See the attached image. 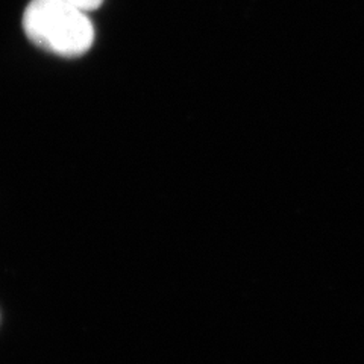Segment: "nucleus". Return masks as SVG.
I'll list each match as a JSON object with an SVG mask.
<instances>
[{"label":"nucleus","mask_w":364,"mask_h":364,"mask_svg":"<svg viewBox=\"0 0 364 364\" xmlns=\"http://www.w3.org/2000/svg\"><path fill=\"white\" fill-rule=\"evenodd\" d=\"M28 40L61 58H79L95 43L88 13L70 0H31L21 20Z\"/></svg>","instance_id":"nucleus-1"},{"label":"nucleus","mask_w":364,"mask_h":364,"mask_svg":"<svg viewBox=\"0 0 364 364\" xmlns=\"http://www.w3.org/2000/svg\"><path fill=\"white\" fill-rule=\"evenodd\" d=\"M72 4L77 5L79 8H82L87 13H91V11H96L104 4V0H70Z\"/></svg>","instance_id":"nucleus-2"}]
</instances>
